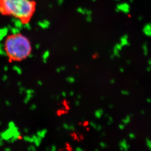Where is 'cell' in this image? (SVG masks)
<instances>
[{"label":"cell","mask_w":151,"mask_h":151,"mask_svg":"<svg viewBox=\"0 0 151 151\" xmlns=\"http://www.w3.org/2000/svg\"><path fill=\"white\" fill-rule=\"evenodd\" d=\"M74 95V92L73 91H71L70 92V96H73Z\"/></svg>","instance_id":"obj_15"},{"label":"cell","mask_w":151,"mask_h":151,"mask_svg":"<svg viewBox=\"0 0 151 151\" xmlns=\"http://www.w3.org/2000/svg\"><path fill=\"white\" fill-rule=\"evenodd\" d=\"M6 56L10 62H20L31 55L32 46L29 39L21 33L9 34L4 44Z\"/></svg>","instance_id":"obj_2"},{"label":"cell","mask_w":151,"mask_h":151,"mask_svg":"<svg viewBox=\"0 0 151 151\" xmlns=\"http://www.w3.org/2000/svg\"><path fill=\"white\" fill-rule=\"evenodd\" d=\"M57 150V147H56V146L53 145L51 147V150L52 151H56Z\"/></svg>","instance_id":"obj_11"},{"label":"cell","mask_w":151,"mask_h":151,"mask_svg":"<svg viewBox=\"0 0 151 151\" xmlns=\"http://www.w3.org/2000/svg\"><path fill=\"white\" fill-rule=\"evenodd\" d=\"M49 56V52H48V51H46V52L44 53V55H43V62H44L45 63H46V62H47V59H48V58Z\"/></svg>","instance_id":"obj_6"},{"label":"cell","mask_w":151,"mask_h":151,"mask_svg":"<svg viewBox=\"0 0 151 151\" xmlns=\"http://www.w3.org/2000/svg\"><path fill=\"white\" fill-rule=\"evenodd\" d=\"M65 69V68L64 67H61L59 68H57V73H60L61 71L64 70Z\"/></svg>","instance_id":"obj_8"},{"label":"cell","mask_w":151,"mask_h":151,"mask_svg":"<svg viewBox=\"0 0 151 151\" xmlns=\"http://www.w3.org/2000/svg\"><path fill=\"white\" fill-rule=\"evenodd\" d=\"M76 151H83V149L81 148V147H78L76 148Z\"/></svg>","instance_id":"obj_12"},{"label":"cell","mask_w":151,"mask_h":151,"mask_svg":"<svg viewBox=\"0 0 151 151\" xmlns=\"http://www.w3.org/2000/svg\"><path fill=\"white\" fill-rule=\"evenodd\" d=\"M66 81H67V82H68L69 83H73L74 82L75 80V78L74 77H68L67 78H66Z\"/></svg>","instance_id":"obj_7"},{"label":"cell","mask_w":151,"mask_h":151,"mask_svg":"<svg viewBox=\"0 0 151 151\" xmlns=\"http://www.w3.org/2000/svg\"><path fill=\"white\" fill-rule=\"evenodd\" d=\"M100 146L102 147V148H106L107 147V145H106V143H105L104 142H101L100 144Z\"/></svg>","instance_id":"obj_10"},{"label":"cell","mask_w":151,"mask_h":151,"mask_svg":"<svg viewBox=\"0 0 151 151\" xmlns=\"http://www.w3.org/2000/svg\"><path fill=\"white\" fill-rule=\"evenodd\" d=\"M103 113H104L103 110L101 109H99L95 111V116L97 118H100L102 117V116H103Z\"/></svg>","instance_id":"obj_3"},{"label":"cell","mask_w":151,"mask_h":151,"mask_svg":"<svg viewBox=\"0 0 151 151\" xmlns=\"http://www.w3.org/2000/svg\"><path fill=\"white\" fill-rule=\"evenodd\" d=\"M90 125H91V126L93 127L94 128L96 129H97L98 125H97L95 123L92 122L90 123Z\"/></svg>","instance_id":"obj_9"},{"label":"cell","mask_w":151,"mask_h":151,"mask_svg":"<svg viewBox=\"0 0 151 151\" xmlns=\"http://www.w3.org/2000/svg\"><path fill=\"white\" fill-rule=\"evenodd\" d=\"M75 104L76 105L78 106L80 104V102H79L78 101H76Z\"/></svg>","instance_id":"obj_13"},{"label":"cell","mask_w":151,"mask_h":151,"mask_svg":"<svg viewBox=\"0 0 151 151\" xmlns=\"http://www.w3.org/2000/svg\"><path fill=\"white\" fill-rule=\"evenodd\" d=\"M47 130L46 129H43L41 131L38 132L37 134L39 137H40L41 138H44L45 137L46 135L47 134Z\"/></svg>","instance_id":"obj_4"},{"label":"cell","mask_w":151,"mask_h":151,"mask_svg":"<svg viewBox=\"0 0 151 151\" xmlns=\"http://www.w3.org/2000/svg\"><path fill=\"white\" fill-rule=\"evenodd\" d=\"M62 96H64V97H65L66 96V93L65 92H63L62 93Z\"/></svg>","instance_id":"obj_14"},{"label":"cell","mask_w":151,"mask_h":151,"mask_svg":"<svg viewBox=\"0 0 151 151\" xmlns=\"http://www.w3.org/2000/svg\"><path fill=\"white\" fill-rule=\"evenodd\" d=\"M36 9L34 0H0V14L14 17L23 24L30 22Z\"/></svg>","instance_id":"obj_1"},{"label":"cell","mask_w":151,"mask_h":151,"mask_svg":"<svg viewBox=\"0 0 151 151\" xmlns=\"http://www.w3.org/2000/svg\"><path fill=\"white\" fill-rule=\"evenodd\" d=\"M63 127L64 128L66 129V130H74L75 127L73 125H69L67 124H63Z\"/></svg>","instance_id":"obj_5"}]
</instances>
